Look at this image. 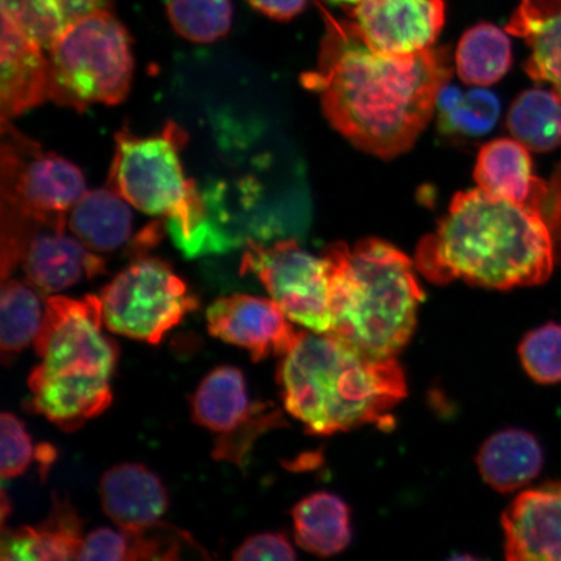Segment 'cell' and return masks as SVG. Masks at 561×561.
Here are the masks:
<instances>
[{
	"label": "cell",
	"mask_w": 561,
	"mask_h": 561,
	"mask_svg": "<svg viewBox=\"0 0 561 561\" xmlns=\"http://www.w3.org/2000/svg\"><path fill=\"white\" fill-rule=\"evenodd\" d=\"M291 517L298 546L316 557H334L351 542L350 508L332 493L305 497L294 506Z\"/></svg>",
	"instance_id": "7402d4cb"
},
{
	"label": "cell",
	"mask_w": 561,
	"mask_h": 561,
	"mask_svg": "<svg viewBox=\"0 0 561 561\" xmlns=\"http://www.w3.org/2000/svg\"><path fill=\"white\" fill-rule=\"evenodd\" d=\"M45 301L44 325L33 343L41 363L27 378L30 407L72 433L111 405L118 347L103 333L100 297L48 296Z\"/></svg>",
	"instance_id": "277c9868"
},
{
	"label": "cell",
	"mask_w": 561,
	"mask_h": 561,
	"mask_svg": "<svg viewBox=\"0 0 561 561\" xmlns=\"http://www.w3.org/2000/svg\"><path fill=\"white\" fill-rule=\"evenodd\" d=\"M437 108L440 129L466 137L488 135L501 115L500 100L483 89L461 93L458 88L445 85L439 91Z\"/></svg>",
	"instance_id": "83f0119b"
},
{
	"label": "cell",
	"mask_w": 561,
	"mask_h": 561,
	"mask_svg": "<svg viewBox=\"0 0 561 561\" xmlns=\"http://www.w3.org/2000/svg\"><path fill=\"white\" fill-rule=\"evenodd\" d=\"M82 523L66 497L54 494L50 514L37 526L4 529L2 561L79 560L83 545Z\"/></svg>",
	"instance_id": "e0dca14e"
},
{
	"label": "cell",
	"mask_w": 561,
	"mask_h": 561,
	"mask_svg": "<svg viewBox=\"0 0 561 561\" xmlns=\"http://www.w3.org/2000/svg\"><path fill=\"white\" fill-rule=\"evenodd\" d=\"M556 243L529 208L481 187L454 196L447 215L420 241L417 271L434 284L455 279L495 290L542 285L552 275Z\"/></svg>",
	"instance_id": "7a4b0ae2"
},
{
	"label": "cell",
	"mask_w": 561,
	"mask_h": 561,
	"mask_svg": "<svg viewBox=\"0 0 561 561\" xmlns=\"http://www.w3.org/2000/svg\"><path fill=\"white\" fill-rule=\"evenodd\" d=\"M129 203L111 187L87 192L68 215L76 238L94 252H114L130 241L133 216Z\"/></svg>",
	"instance_id": "44dd1931"
},
{
	"label": "cell",
	"mask_w": 561,
	"mask_h": 561,
	"mask_svg": "<svg viewBox=\"0 0 561 561\" xmlns=\"http://www.w3.org/2000/svg\"><path fill=\"white\" fill-rule=\"evenodd\" d=\"M56 458L53 446L44 445L37 448L35 451V459L39 462L41 474L46 477L48 468L51 467Z\"/></svg>",
	"instance_id": "74e56055"
},
{
	"label": "cell",
	"mask_w": 561,
	"mask_h": 561,
	"mask_svg": "<svg viewBox=\"0 0 561 561\" xmlns=\"http://www.w3.org/2000/svg\"><path fill=\"white\" fill-rule=\"evenodd\" d=\"M277 383L285 410L313 436L357 426H388L407 394L396 357L360 353L332 334L301 332L280 357Z\"/></svg>",
	"instance_id": "3957f363"
},
{
	"label": "cell",
	"mask_w": 561,
	"mask_h": 561,
	"mask_svg": "<svg viewBox=\"0 0 561 561\" xmlns=\"http://www.w3.org/2000/svg\"><path fill=\"white\" fill-rule=\"evenodd\" d=\"M477 466L490 488L507 494L528 485L541 473L543 451L533 434L512 427L483 442Z\"/></svg>",
	"instance_id": "d6986e66"
},
{
	"label": "cell",
	"mask_w": 561,
	"mask_h": 561,
	"mask_svg": "<svg viewBox=\"0 0 561 561\" xmlns=\"http://www.w3.org/2000/svg\"><path fill=\"white\" fill-rule=\"evenodd\" d=\"M131 45L129 32L110 10L69 24L47 48L50 100L77 111L122 103L135 72Z\"/></svg>",
	"instance_id": "52a82bcc"
},
{
	"label": "cell",
	"mask_w": 561,
	"mask_h": 561,
	"mask_svg": "<svg viewBox=\"0 0 561 561\" xmlns=\"http://www.w3.org/2000/svg\"><path fill=\"white\" fill-rule=\"evenodd\" d=\"M506 32L528 46L525 72L530 79L551 83L561 96V0H520Z\"/></svg>",
	"instance_id": "ac0fdd59"
},
{
	"label": "cell",
	"mask_w": 561,
	"mask_h": 561,
	"mask_svg": "<svg viewBox=\"0 0 561 561\" xmlns=\"http://www.w3.org/2000/svg\"><path fill=\"white\" fill-rule=\"evenodd\" d=\"M2 240L23 241L39 227H66L87 182L79 167L42 151L9 122L2 123Z\"/></svg>",
	"instance_id": "ba28073f"
},
{
	"label": "cell",
	"mask_w": 561,
	"mask_h": 561,
	"mask_svg": "<svg viewBox=\"0 0 561 561\" xmlns=\"http://www.w3.org/2000/svg\"><path fill=\"white\" fill-rule=\"evenodd\" d=\"M103 321L110 332L159 345L199 300L171 264L140 255L117 273L101 294Z\"/></svg>",
	"instance_id": "9c48e42d"
},
{
	"label": "cell",
	"mask_w": 561,
	"mask_h": 561,
	"mask_svg": "<svg viewBox=\"0 0 561 561\" xmlns=\"http://www.w3.org/2000/svg\"><path fill=\"white\" fill-rule=\"evenodd\" d=\"M526 374L541 385L561 382V325L557 322L539 327L526 334L518 346Z\"/></svg>",
	"instance_id": "f546056e"
},
{
	"label": "cell",
	"mask_w": 561,
	"mask_h": 561,
	"mask_svg": "<svg viewBox=\"0 0 561 561\" xmlns=\"http://www.w3.org/2000/svg\"><path fill=\"white\" fill-rule=\"evenodd\" d=\"M283 415L272 404L262 403L252 417L233 432L217 436L213 458L244 468L252 447L264 433L283 425Z\"/></svg>",
	"instance_id": "4dcf8cb0"
},
{
	"label": "cell",
	"mask_w": 561,
	"mask_h": 561,
	"mask_svg": "<svg viewBox=\"0 0 561 561\" xmlns=\"http://www.w3.org/2000/svg\"><path fill=\"white\" fill-rule=\"evenodd\" d=\"M455 62L461 81L474 87L493 85L512 66L511 41L493 24H477L462 34Z\"/></svg>",
	"instance_id": "484cf974"
},
{
	"label": "cell",
	"mask_w": 561,
	"mask_h": 561,
	"mask_svg": "<svg viewBox=\"0 0 561 561\" xmlns=\"http://www.w3.org/2000/svg\"><path fill=\"white\" fill-rule=\"evenodd\" d=\"M524 207L541 217L550 230L553 243L561 245V161L549 181L536 178Z\"/></svg>",
	"instance_id": "836d02e7"
},
{
	"label": "cell",
	"mask_w": 561,
	"mask_h": 561,
	"mask_svg": "<svg viewBox=\"0 0 561 561\" xmlns=\"http://www.w3.org/2000/svg\"><path fill=\"white\" fill-rule=\"evenodd\" d=\"M2 13L41 46L48 48L54 39L90 13L111 10L114 0H0Z\"/></svg>",
	"instance_id": "d4e9b609"
},
{
	"label": "cell",
	"mask_w": 561,
	"mask_h": 561,
	"mask_svg": "<svg viewBox=\"0 0 561 561\" xmlns=\"http://www.w3.org/2000/svg\"><path fill=\"white\" fill-rule=\"evenodd\" d=\"M331 2L335 4H346L347 7H350L359 3L360 0H331Z\"/></svg>",
	"instance_id": "f35d334b"
},
{
	"label": "cell",
	"mask_w": 561,
	"mask_h": 561,
	"mask_svg": "<svg viewBox=\"0 0 561 561\" xmlns=\"http://www.w3.org/2000/svg\"><path fill=\"white\" fill-rule=\"evenodd\" d=\"M262 403H252L241 369L220 366L203 378L191 398L196 425L224 436L254 415Z\"/></svg>",
	"instance_id": "ffe728a7"
},
{
	"label": "cell",
	"mask_w": 561,
	"mask_h": 561,
	"mask_svg": "<svg viewBox=\"0 0 561 561\" xmlns=\"http://www.w3.org/2000/svg\"><path fill=\"white\" fill-rule=\"evenodd\" d=\"M331 280L332 334L360 353L396 357L417 324L424 291L411 259L377 238L322 251Z\"/></svg>",
	"instance_id": "5b68a950"
},
{
	"label": "cell",
	"mask_w": 561,
	"mask_h": 561,
	"mask_svg": "<svg viewBox=\"0 0 561 561\" xmlns=\"http://www.w3.org/2000/svg\"><path fill=\"white\" fill-rule=\"evenodd\" d=\"M21 264L27 283L47 297L105 272L104 259L79 238L69 237L66 227H42L35 231Z\"/></svg>",
	"instance_id": "9a60e30c"
},
{
	"label": "cell",
	"mask_w": 561,
	"mask_h": 561,
	"mask_svg": "<svg viewBox=\"0 0 561 561\" xmlns=\"http://www.w3.org/2000/svg\"><path fill=\"white\" fill-rule=\"evenodd\" d=\"M100 496L104 514L125 530L157 525L170 506L163 481L138 462H123L108 469L100 483Z\"/></svg>",
	"instance_id": "2e32d148"
},
{
	"label": "cell",
	"mask_w": 561,
	"mask_h": 561,
	"mask_svg": "<svg viewBox=\"0 0 561 561\" xmlns=\"http://www.w3.org/2000/svg\"><path fill=\"white\" fill-rule=\"evenodd\" d=\"M296 559L297 553L289 538L279 531L251 536L233 553V560L238 561Z\"/></svg>",
	"instance_id": "e575fe53"
},
{
	"label": "cell",
	"mask_w": 561,
	"mask_h": 561,
	"mask_svg": "<svg viewBox=\"0 0 561 561\" xmlns=\"http://www.w3.org/2000/svg\"><path fill=\"white\" fill-rule=\"evenodd\" d=\"M207 328L217 340L249 351L252 362L283 357L301 332L275 300L233 294L216 299L207 310Z\"/></svg>",
	"instance_id": "7c38bea8"
},
{
	"label": "cell",
	"mask_w": 561,
	"mask_h": 561,
	"mask_svg": "<svg viewBox=\"0 0 561 561\" xmlns=\"http://www.w3.org/2000/svg\"><path fill=\"white\" fill-rule=\"evenodd\" d=\"M125 533L128 538L126 561L179 560L182 553V543L193 541L186 533L161 522L150 528L125 530Z\"/></svg>",
	"instance_id": "1f68e13d"
},
{
	"label": "cell",
	"mask_w": 561,
	"mask_h": 561,
	"mask_svg": "<svg viewBox=\"0 0 561 561\" xmlns=\"http://www.w3.org/2000/svg\"><path fill=\"white\" fill-rule=\"evenodd\" d=\"M252 9L277 21H290L306 9L307 0H248Z\"/></svg>",
	"instance_id": "8d00e7d4"
},
{
	"label": "cell",
	"mask_w": 561,
	"mask_h": 561,
	"mask_svg": "<svg viewBox=\"0 0 561 561\" xmlns=\"http://www.w3.org/2000/svg\"><path fill=\"white\" fill-rule=\"evenodd\" d=\"M346 10L368 46L383 54L427 50L445 25V0H360Z\"/></svg>",
	"instance_id": "8fae6325"
},
{
	"label": "cell",
	"mask_w": 561,
	"mask_h": 561,
	"mask_svg": "<svg viewBox=\"0 0 561 561\" xmlns=\"http://www.w3.org/2000/svg\"><path fill=\"white\" fill-rule=\"evenodd\" d=\"M507 128L512 136L536 152L561 147V96L556 91L531 89L512 103Z\"/></svg>",
	"instance_id": "4316f807"
},
{
	"label": "cell",
	"mask_w": 561,
	"mask_h": 561,
	"mask_svg": "<svg viewBox=\"0 0 561 561\" xmlns=\"http://www.w3.org/2000/svg\"><path fill=\"white\" fill-rule=\"evenodd\" d=\"M241 273L261 279L293 322L313 333L332 332L331 280L324 256L310 254L296 240L271 245L249 241Z\"/></svg>",
	"instance_id": "30bf717a"
},
{
	"label": "cell",
	"mask_w": 561,
	"mask_h": 561,
	"mask_svg": "<svg viewBox=\"0 0 561 561\" xmlns=\"http://www.w3.org/2000/svg\"><path fill=\"white\" fill-rule=\"evenodd\" d=\"M115 142L107 186L130 206L168 219L175 244L187 256L209 251L206 203L195 182L186 178L180 158L186 131L174 123L147 137L124 128L116 133Z\"/></svg>",
	"instance_id": "8992f818"
},
{
	"label": "cell",
	"mask_w": 561,
	"mask_h": 561,
	"mask_svg": "<svg viewBox=\"0 0 561 561\" xmlns=\"http://www.w3.org/2000/svg\"><path fill=\"white\" fill-rule=\"evenodd\" d=\"M0 474L3 480L24 474L35 458L31 434L25 424L11 412L0 419Z\"/></svg>",
	"instance_id": "d6a6232c"
},
{
	"label": "cell",
	"mask_w": 561,
	"mask_h": 561,
	"mask_svg": "<svg viewBox=\"0 0 561 561\" xmlns=\"http://www.w3.org/2000/svg\"><path fill=\"white\" fill-rule=\"evenodd\" d=\"M25 32L2 13L0 42V112L2 123L51 98L48 55Z\"/></svg>",
	"instance_id": "5bb4252c"
},
{
	"label": "cell",
	"mask_w": 561,
	"mask_h": 561,
	"mask_svg": "<svg viewBox=\"0 0 561 561\" xmlns=\"http://www.w3.org/2000/svg\"><path fill=\"white\" fill-rule=\"evenodd\" d=\"M325 21L318 69L301 76L321 98L336 131L382 159L409 151L437 108L451 80L448 48L383 54L370 48L354 21L336 20L316 0Z\"/></svg>",
	"instance_id": "6da1fadb"
},
{
	"label": "cell",
	"mask_w": 561,
	"mask_h": 561,
	"mask_svg": "<svg viewBox=\"0 0 561 561\" xmlns=\"http://www.w3.org/2000/svg\"><path fill=\"white\" fill-rule=\"evenodd\" d=\"M128 553V538L124 529L100 528L83 538L79 560L124 561Z\"/></svg>",
	"instance_id": "d590c367"
},
{
	"label": "cell",
	"mask_w": 561,
	"mask_h": 561,
	"mask_svg": "<svg viewBox=\"0 0 561 561\" xmlns=\"http://www.w3.org/2000/svg\"><path fill=\"white\" fill-rule=\"evenodd\" d=\"M528 150L517 139L491 140L477 157V185L500 198L525 206L536 180Z\"/></svg>",
	"instance_id": "603a6c76"
},
{
	"label": "cell",
	"mask_w": 561,
	"mask_h": 561,
	"mask_svg": "<svg viewBox=\"0 0 561 561\" xmlns=\"http://www.w3.org/2000/svg\"><path fill=\"white\" fill-rule=\"evenodd\" d=\"M511 561H561V483L526 490L503 512Z\"/></svg>",
	"instance_id": "4fadbf2b"
},
{
	"label": "cell",
	"mask_w": 561,
	"mask_h": 561,
	"mask_svg": "<svg viewBox=\"0 0 561 561\" xmlns=\"http://www.w3.org/2000/svg\"><path fill=\"white\" fill-rule=\"evenodd\" d=\"M167 15L175 33L194 44H213L229 33L231 0H170Z\"/></svg>",
	"instance_id": "f1b7e54d"
},
{
	"label": "cell",
	"mask_w": 561,
	"mask_h": 561,
	"mask_svg": "<svg viewBox=\"0 0 561 561\" xmlns=\"http://www.w3.org/2000/svg\"><path fill=\"white\" fill-rule=\"evenodd\" d=\"M30 283L5 279L0 291V354L11 366L34 343L44 325L46 301Z\"/></svg>",
	"instance_id": "cb8c5ba5"
}]
</instances>
